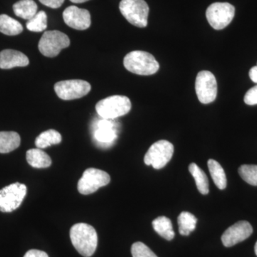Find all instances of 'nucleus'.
I'll return each instance as SVG.
<instances>
[{
    "label": "nucleus",
    "mask_w": 257,
    "mask_h": 257,
    "mask_svg": "<svg viewBox=\"0 0 257 257\" xmlns=\"http://www.w3.org/2000/svg\"><path fill=\"white\" fill-rule=\"evenodd\" d=\"M27 194L25 184L15 182L0 190V211L12 212L20 207Z\"/></svg>",
    "instance_id": "6e6552de"
},
{
    "label": "nucleus",
    "mask_w": 257,
    "mask_h": 257,
    "mask_svg": "<svg viewBox=\"0 0 257 257\" xmlns=\"http://www.w3.org/2000/svg\"><path fill=\"white\" fill-rule=\"evenodd\" d=\"M208 168L211 176L213 181L216 187L221 190H223L226 187L227 180L225 174L224 169L222 168L220 164L214 160L208 161Z\"/></svg>",
    "instance_id": "aec40b11"
},
{
    "label": "nucleus",
    "mask_w": 257,
    "mask_h": 257,
    "mask_svg": "<svg viewBox=\"0 0 257 257\" xmlns=\"http://www.w3.org/2000/svg\"><path fill=\"white\" fill-rule=\"evenodd\" d=\"M249 77L252 82L257 84V66H255L250 69Z\"/></svg>",
    "instance_id": "7c9ffc66"
},
{
    "label": "nucleus",
    "mask_w": 257,
    "mask_h": 257,
    "mask_svg": "<svg viewBox=\"0 0 257 257\" xmlns=\"http://www.w3.org/2000/svg\"><path fill=\"white\" fill-rule=\"evenodd\" d=\"M62 135L54 130H49L40 134L35 140L37 148L45 149L52 145H58L62 142Z\"/></svg>",
    "instance_id": "b1692460"
},
{
    "label": "nucleus",
    "mask_w": 257,
    "mask_h": 257,
    "mask_svg": "<svg viewBox=\"0 0 257 257\" xmlns=\"http://www.w3.org/2000/svg\"><path fill=\"white\" fill-rule=\"evenodd\" d=\"M252 232V226L248 221H238L224 231L221 241L226 247H231L247 239Z\"/></svg>",
    "instance_id": "f8f14e48"
},
{
    "label": "nucleus",
    "mask_w": 257,
    "mask_h": 257,
    "mask_svg": "<svg viewBox=\"0 0 257 257\" xmlns=\"http://www.w3.org/2000/svg\"><path fill=\"white\" fill-rule=\"evenodd\" d=\"M24 257H49L48 255L46 252L43 251H40V250L37 249H31L29 250L25 253Z\"/></svg>",
    "instance_id": "c756f323"
},
{
    "label": "nucleus",
    "mask_w": 257,
    "mask_h": 257,
    "mask_svg": "<svg viewBox=\"0 0 257 257\" xmlns=\"http://www.w3.org/2000/svg\"><path fill=\"white\" fill-rule=\"evenodd\" d=\"M15 15L30 20L37 13V5L33 0H20L13 5Z\"/></svg>",
    "instance_id": "6ab92c4d"
},
{
    "label": "nucleus",
    "mask_w": 257,
    "mask_h": 257,
    "mask_svg": "<svg viewBox=\"0 0 257 257\" xmlns=\"http://www.w3.org/2000/svg\"><path fill=\"white\" fill-rule=\"evenodd\" d=\"M69 45L70 40L67 35L57 30H52L43 34L39 42L38 48L45 57H55Z\"/></svg>",
    "instance_id": "39448f33"
},
{
    "label": "nucleus",
    "mask_w": 257,
    "mask_h": 257,
    "mask_svg": "<svg viewBox=\"0 0 257 257\" xmlns=\"http://www.w3.org/2000/svg\"><path fill=\"white\" fill-rule=\"evenodd\" d=\"M42 5L52 9H57L63 4L64 0H39Z\"/></svg>",
    "instance_id": "c85d7f7f"
},
{
    "label": "nucleus",
    "mask_w": 257,
    "mask_h": 257,
    "mask_svg": "<svg viewBox=\"0 0 257 257\" xmlns=\"http://www.w3.org/2000/svg\"><path fill=\"white\" fill-rule=\"evenodd\" d=\"M132 103L127 96L114 95L101 99L96 104V111L101 118L114 119L128 114Z\"/></svg>",
    "instance_id": "7ed1b4c3"
},
{
    "label": "nucleus",
    "mask_w": 257,
    "mask_h": 257,
    "mask_svg": "<svg viewBox=\"0 0 257 257\" xmlns=\"http://www.w3.org/2000/svg\"><path fill=\"white\" fill-rule=\"evenodd\" d=\"M254 251H255V253H256V255L257 256V241H256V244H255Z\"/></svg>",
    "instance_id": "473e14b6"
},
{
    "label": "nucleus",
    "mask_w": 257,
    "mask_h": 257,
    "mask_svg": "<svg viewBox=\"0 0 257 257\" xmlns=\"http://www.w3.org/2000/svg\"><path fill=\"white\" fill-rule=\"evenodd\" d=\"M198 99L207 104L215 100L217 95V82L215 76L209 71H201L198 73L195 82Z\"/></svg>",
    "instance_id": "9b49d317"
},
{
    "label": "nucleus",
    "mask_w": 257,
    "mask_h": 257,
    "mask_svg": "<svg viewBox=\"0 0 257 257\" xmlns=\"http://www.w3.org/2000/svg\"><path fill=\"white\" fill-rule=\"evenodd\" d=\"M92 87L87 81L70 79L56 83L55 91L57 96L63 100H72L87 95Z\"/></svg>",
    "instance_id": "9d476101"
},
{
    "label": "nucleus",
    "mask_w": 257,
    "mask_h": 257,
    "mask_svg": "<svg viewBox=\"0 0 257 257\" xmlns=\"http://www.w3.org/2000/svg\"><path fill=\"white\" fill-rule=\"evenodd\" d=\"M27 28L30 31L41 32L45 31L47 27V16L45 12L40 11L26 24Z\"/></svg>",
    "instance_id": "393cba45"
},
{
    "label": "nucleus",
    "mask_w": 257,
    "mask_h": 257,
    "mask_svg": "<svg viewBox=\"0 0 257 257\" xmlns=\"http://www.w3.org/2000/svg\"><path fill=\"white\" fill-rule=\"evenodd\" d=\"M238 171L240 177L246 183L257 186V165H241Z\"/></svg>",
    "instance_id": "a878e982"
},
{
    "label": "nucleus",
    "mask_w": 257,
    "mask_h": 257,
    "mask_svg": "<svg viewBox=\"0 0 257 257\" xmlns=\"http://www.w3.org/2000/svg\"><path fill=\"white\" fill-rule=\"evenodd\" d=\"M66 25L77 30H85L91 26V15L87 10L76 6L66 8L63 13Z\"/></svg>",
    "instance_id": "ddd939ff"
},
{
    "label": "nucleus",
    "mask_w": 257,
    "mask_h": 257,
    "mask_svg": "<svg viewBox=\"0 0 257 257\" xmlns=\"http://www.w3.org/2000/svg\"><path fill=\"white\" fill-rule=\"evenodd\" d=\"M119 10L124 18L134 26L146 28L150 8L145 0H121Z\"/></svg>",
    "instance_id": "20e7f679"
},
{
    "label": "nucleus",
    "mask_w": 257,
    "mask_h": 257,
    "mask_svg": "<svg viewBox=\"0 0 257 257\" xmlns=\"http://www.w3.org/2000/svg\"><path fill=\"white\" fill-rule=\"evenodd\" d=\"M21 139L15 132H0V153L6 154L14 151L20 147Z\"/></svg>",
    "instance_id": "f3484780"
},
{
    "label": "nucleus",
    "mask_w": 257,
    "mask_h": 257,
    "mask_svg": "<svg viewBox=\"0 0 257 257\" xmlns=\"http://www.w3.org/2000/svg\"><path fill=\"white\" fill-rule=\"evenodd\" d=\"M72 3H85V2L89 1V0H70Z\"/></svg>",
    "instance_id": "2f4dec72"
},
{
    "label": "nucleus",
    "mask_w": 257,
    "mask_h": 257,
    "mask_svg": "<svg viewBox=\"0 0 257 257\" xmlns=\"http://www.w3.org/2000/svg\"><path fill=\"white\" fill-rule=\"evenodd\" d=\"M110 182V176L104 171L95 168H89L84 171L79 179L77 189L84 195L92 194L100 187L107 185Z\"/></svg>",
    "instance_id": "1a4fd4ad"
},
{
    "label": "nucleus",
    "mask_w": 257,
    "mask_h": 257,
    "mask_svg": "<svg viewBox=\"0 0 257 257\" xmlns=\"http://www.w3.org/2000/svg\"><path fill=\"white\" fill-rule=\"evenodd\" d=\"M27 161L29 165L34 168H47L52 165L50 157L41 149H31L26 154Z\"/></svg>",
    "instance_id": "dca6fc26"
},
{
    "label": "nucleus",
    "mask_w": 257,
    "mask_h": 257,
    "mask_svg": "<svg viewBox=\"0 0 257 257\" xmlns=\"http://www.w3.org/2000/svg\"><path fill=\"white\" fill-rule=\"evenodd\" d=\"M23 31V25L18 20L7 15H0V32L9 36H15Z\"/></svg>",
    "instance_id": "412c9836"
},
{
    "label": "nucleus",
    "mask_w": 257,
    "mask_h": 257,
    "mask_svg": "<svg viewBox=\"0 0 257 257\" xmlns=\"http://www.w3.org/2000/svg\"><path fill=\"white\" fill-rule=\"evenodd\" d=\"M132 254L133 257H158L143 242H136L132 246Z\"/></svg>",
    "instance_id": "bb28decb"
},
{
    "label": "nucleus",
    "mask_w": 257,
    "mask_h": 257,
    "mask_svg": "<svg viewBox=\"0 0 257 257\" xmlns=\"http://www.w3.org/2000/svg\"><path fill=\"white\" fill-rule=\"evenodd\" d=\"M179 232L182 236H189L195 230L197 219L188 211H182L178 216Z\"/></svg>",
    "instance_id": "5701e85b"
},
{
    "label": "nucleus",
    "mask_w": 257,
    "mask_h": 257,
    "mask_svg": "<svg viewBox=\"0 0 257 257\" xmlns=\"http://www.w3.org/2000/svg\"><path fill=\"white\" fill-rule=\"evenodd\" d=\"M30 60L23 52L5 50L0 52V69H10L17 67H26Z\"/></svg>",
    "instance_id": "2eb2a0df"
},
{
    "label": "nucleus",
    "mask_w": 257,
    "mask_h": 257,
    "mask_svg": "<svg viewBox=\"0 0 257 257\" xmlns=\"http://www.w3.org/2000/svg\"><path fill=\"white\" fill-rule=\"evenodd\" d=\"M70 239L74 247L81 255L90 257L97 247L98 236L95 229L86 223H78L70 229Z\"/></svg>",
    "instance_id": "f257e3e1"
},
{
    "label": "nucleus",
    "mask_w": 257,
    "mask_h": 257,
    "mask_svg": "<svg viewBox=\"0 0 257 257\" xmlns=\"http://www.w3.org/2000/svg\"><path fill=\"white\" fill-rule=\"evenodd\" d=\"M152 226L157 234L162 238L171 241L175 238V233L173 230L172 223L166 216H159L152 221Z\"/></svg>",
    "instance_id": "a211bd4d"
},
{
    "label": "nucleus",
    "mask_w": 257,
    "mask_h": 257,
    "mask_svg": "<svg viewBox=\"0 0 257 257\" xmlns=\"http://www.w3.org/2000/svg\"><path fill=\"white\" fill-rule=\"evenodd\" d=\"M113 119H103L96 121L94 138L96 143L101 146L109 147L117 138V128Z\"/></svg>",
    "instance_id": "4468645a"
},
{
    "label": "nucleus",
    "mask_w": 257,
    "mask_h": 257,
    "mask_svg": "<svg viewBox=\"0 0 257 257\" xmlns=\"http://www.w3.org/2000/svg\"><path fill=\"white\" fill-rule=\"evenodd\" d=\"M243 100L248 105H256L257 104V85L247 91L245 94Z\"/></svg>",
    "instance_id": "cd10ccee"
},
{
    "label": "nucleus",
    "mask_w": 257,
    "mask_h": 257,
    "mask_svg": "<svg viewBox=\"0 0 257 257\" xmlns=\"http://www.w3.org/2000/svg\"><path fill=\"white\" fill-rule=\"evenodd\" d=\"M234 7L227 3H213L206 12L209 25L216 30L227 27L234 19Z\"/></svg>",
    "instance_id": "0eeeda50"
},
{
    "label": "nucleus",
    "mask_w": 257,
    "mask_h": 257,
    "mask_svg": "<svg viewBox=\"0 0 257 257\" xmlns=\"http://www.w3.org/2000/svg\"><path fill=\"white\" fill-rule=\"evenodd\" d=\"M257 66V65H256Z\"/></svg>",
    "instance_id": "72a5a7b5"
},
{
    "label": "nucleus",
    "mask_w": 257,
    "mask_h": 257,
    "mask_svg": "<svg viewBox=\"0 0 257 257\" xmlns=\"http://www.w3.org/2000/svg\"><path fill=\"white\" fill-rule=\"evenodd\" d=\"M124 66L128 72L143 76L152 75L160 69V64L153 55L140 50L133 51L125 56Z\"/></svg>",
    "instance_id": "f03ea898"
},
{
    "label": "nucleus",
    "mask_w": 257,
    "mask_h": 257,
    "mask_svg": "<svg viewBox=\"0 0 257 257\" xmlns=\"http://www.w3.org/2000/svg\"><path fill=\"white\" fill-rule=\"evenodd\" d=\"M174 145L167 140H160L150 147L145 155V165H152L156 170H160L167 165L172 158Z\"/></svg>",
    "instance_id": "423d86ee"
},
{
    "label": "nucleus",
    "mask_w": 257,
    "mask_h": 257,
    "mask_svg": "<svg viewBox=\"0 0 257 257\" xmlns=\"http://www.w3.org/2000/svg\"><path fill=\"white\" fill-rule=\"evenodd\" d=\"M189 170L195 180L199 192L203 195L207 194L209 192V180L204 171L195 163L189 165Z\"/></svg>",
    "instance_id": "4be33fe9"
}]
</instances>
